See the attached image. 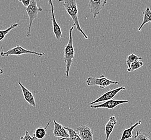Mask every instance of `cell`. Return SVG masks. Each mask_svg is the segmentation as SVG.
<instances>
[{"label": "cell", "instance_id": "1", "mask_svg": "<svg viewBox=\"0 0 151 140\" xmlns=\"http://www.w3.org/2000/svg\"><path fill=\"white\" fill-rule=\"evenodd\" d=\"M63 6L67 14L70 16L74 22V25L76 26L77 30L83 36L86 40L88 39V36L82 29L79 23L78 18V7L76 0H63Z\"/></svg>", "mask_w": 151, "mask_h": 140}, {"label": "cell", "instance_id": "2", "mask_svg": "<svg viewBox=\"0 0 151 140\" xmlns=\"http://www.w3.org/2000/svg\"><path fill=\"white\" fill-rule=\"evenodd\" d=\"M73 25L70 28L69 32V39L68 43L65 48L64 61L66 63V76L68 78L70 74V69L73 63V59L75 57V50L73 46V31L74 29Z\"/></svg>", "mask_w": 151, "mask_h": 140}, {"label": "cell", "instance_id": "3", "mask_svg": "<svg viewBox=\"0 0 151 140\" xmlns=\"http://www.w3.org/2000/svg\"><path fill=\"white\" fill-rule=\"evenodd\" d=\"M42 10L43 9L42 7L37 6V0H31L30 4L25 9V11L27 12V15L29 18V25L27 34V38L31 36V27L34 20L37 18L38 13L42 12Z\"/></svg>", "mask_w": 151, "mask_h": 140}, {"label": "cell", "instance_id": "4", "mask_svg": "<svg viewBox=\"0 0 151 140\" xmlns=\"http://www.w3.org/2000/svg\"><path fill=\"white\" fill-rule=\"evenodd\" d=\"M27 54H33L42 57L43 56H45V53H39V52L29 50L27 49H24L21 46L17 45L13 48L12 49H9L7 51L4 52L3 51V48H1L0 56L1 57H8L10 56H21L22 55H27Z\"/></svg>", "mask_w": 151, "mask_h": 140}, {"label": "cell", "instance_id": "5", "mask_svg": "<svg viewBox=\"0 0 151 140\" xmlns=\"http://www.w3.org/2000/svg\"><path fill=\"white\" fill-rule=\"evenodd\" d=\"M86 84L88 86H96L101 89H103L112 84L118 85L120 82L118 81H112L107 79L106 76L102 74L100 78L89 76L86 80Z\"/></svg>", "mask_w": 151, "mask_h": 140}, {"label": "cell", "instance_id": "6", "mask_svg": "<svg viewBox=\"0 0 151 140\" xmlns=\"http://www.w3.org/2000/svg\"><path fill=\"white\" fill-rule=\"evenodd\" d=\"M125 90H126V87L124 86H121L117 88L110 89L109 91L104 93L100 97L96 99L95 100L91 102H88L87 103L91 105H93L99 104L100 102H102L106 101L111 100L115 97L116 95H118V93H119L120 92L125 91Z\"/></svg>", "mask_w": 151, "mask_h": 140}, {"label": "cell", "instance_id": "7", "mask_svg": "<svg viewBox=\"0 0 151 140\" xmlns=\"http://www.w3.org/2000/svg\"><path fill=\"white\" fill-rule=\"evenodd\" d=\"M88 6L91 10V12L93 15L94 18L100 14L107 3V0H88Z\"/></svg>", "mask_w": 151, "mask_h": 140}, {"label": "cell", "instance_id": "8", "mask_svg": "<svg viewBox=\"0 0 151 140\" xmlns=\"http://www.w3.org/2000/svg\"><path fill=\"white\" fill-rule=\"evenodd\" d=\"M129 102L128 100H117L114 99H111L109 100L104 101L101 104L98 105H91V108H106V109H114L116 107L118 106L124 104H127Z\"/></svg>", "mask_w": 151, "mask_h": 140}, {"label": "cell", "instance_id": "9", "mask_svg": "<svg viewBox=\"0 0 151 140\" xmlns=\"http://www.w3.org/2000/svg\"><path fill=\"white\" fill-rule=\"evenodd\" d=\"M53 0H48V3L51 6V20L52 22V28L53 31L55 34V38L58 40H60L63 37V33L60 25H58L55 16V9L53 3Z\"/></svg>", "mask_w": 151, "mask_h": 140}, {"label": "cell", "instance_id": "10", "mask_svg": "<svg viewBox=\"0 0 151 140\" xmlns=\"http://www.w3.org/2000/svg\"><path fill=\"white\" fill-rule=\"evenodd\" d=\"M76 131L82 140H94V131L86 125H80L76 128Z\"/></svg>", "mask_w": 151, "mask_h": 140}, {"label": "cell", "instance_id": "11", "mask_svg": "<svg viewBox=\"0 0 151 140\" xmlns=\"http://www.w3.org/2000/svg\"><path fill=\"white\" fill-rule=\"evenodd\" d=\"M53 134L55 137H59V138H66L67 139L69 136V133L68 131L63 126L55 120H53Z\"/></svg>", "mask_w": 151, "mask_h": 140}, {"label": "cell", "instance_id": "12", "mask_svg": "<svg viewBox=\"0 0 151 140\" xmlns=\"http://www.w3.org/2000/svg\"><path fill=\"white\" fill-rule=\"evenodd\" d=\"M18 85L21 88L22 92L24 98V100L27 102L28 104L34 108L36 107V104L35 99V97L31 92L27 88L24 86L21 82H18Z\"/></svg>", "mask_w": 151, "mask_h": 140}, {"label": "cell", "instance_id": "13", "mask_svg": "<svg viewBox=\"0 0 151 140\" xmlns=\"http://www.w3.org/2000/svg\"><path fill=\"white\" fill-rule=\"evenodd\" d=\"M117 121L114 116H111L109 118L108 122L106 123L104 130L106 133V140H109L112 131L114 129L115 126L117 125Z\"/></svg>", "mask_w": 151, "mask_h": 140}, {"label": "cell", "instance_id": "14", "mask_svg": "<svg viewBox=\"0 0 151 140\" xmlns=\"http://www.w3.org/2000/svg\"><path fill=\"white\" fill-rule=\"evenodd\" d=\"M142 123V121L139 120L134 125L130 126L129 128L125 129L122 133V136L119 140H127L132 139L133 137V131L135 128L140 126Z\"/></svg>", "mask_w": 151, "mask_h": 140}, {"label": "cell", "instance_id": "15", "mask_svg": "<svg viewBox=\"0 0 151 140\" xmlns=\"http://www.w3.org/2000/svg\"><path fill=\"white\" fill-rule=\"evenodd\" d=\"M51 122V121L50 120L45 127H38L35 129L33 136L36 137L37 140H42L45 138L46 135L47 129L48 128L49 125H50Z\"/></svg>", "mask_w": 151, "mask_h": 140}, {"label": "cell", "instance_id": "16", "mask_svg": "<svg viewBox=\"0 0 151 140\" xmlns=\"http://www.w3.org/2000/svg\"><path fill=\"white\" fill-rule=\"evenodd\" d=\"M142 14H143V20H142V23L138 29V31H139L142 30V27L146 24L148 23H151V10L150 7L147 6L145 10L142 12Z\"/></svg>", "mask_w": 151, "mask_h": 140}, {"label": "cell", "instance_id": "17", "mask_svg": "<svg viewBox=\"0 0 151 140\" xmlns=\"http://www.w3.org/2000/svg\"><path fill=\"white\" fill-rule=\"evenodd\" d=\"M18 23H14L11 25L9 27H8L5 30H0V42L2 40H4L6 37V35L9 34L11 31L15 29L16 27H18Z\"/></svg>", "mask_w": 151, "mask_h": 140}, {"label": "cell", "instance_id": "18", "mask_svg": "<svg viewBox=\"0 0 151 140\" xmlns=\"http://www.w3.org/2000/svg\"><path fill=\"white\" fill-rule=\"evenodd\" d=\"M150 133L145 132H142V129L136 132V135L134 136V140H150Z\"/></svg>", "mask_w": 151, "mask_h": 140}, {"label": "cell", "instance_id": "19", "mask_svg": "<svg viewBox=\"0 0 151 140\" xmlns=\"http://www.w3.org/2000/svg\"><path fill=\"white\" fill-rule=\"evenodd\" d=\"M65 128L68 131L70 136L66 140H82L81 138L79 136V134L75 129L70 127H65Z\"/></svg>", "mask_w": 151, "mask_h": 140}, {"label": "cell", "instance_id": "20", "mask_svg": "<svg viewBox=\"0 0 151 140\" xmlns=\"http://www.w3.org/2000/svg\"><path fill=\"white\" fill-rule=\"evenodd\" d=\"M142 57H138L134 54H131V55H129L127 60H126V64L127 65V68L130 67L131 64L134 63V61L142 60Z\"/></svg>", "mask_w": 151, "mask_h": 140}, {"label": "cell", "instance_id": "21", "mask_svg": "<svg viewBox=\"0 0 151 140\" xmlns=\"http://www.w3.org/2000/svg\"><path fill=\"white\" fill-rule=\"evenodd\" d=\"M144 65V63L142 61H134L133 63L131 64L130 67L127 69V72H133L134 71L138 70L141 67H142Z\"/></svg>", "mask_w": 151, "mask_h": 140}, {"label": "cell", "instance_id": "22", "mask_svg": "<svg viewBox=\"0 0 151 140\" xmlns=\"http://www.w3.org/2000/svg\"><path fill=\"white\" fill-rule=\"evenodd\" d=\"M36 138L34 136H31L28 131H26L25 134L23 136H21L19 140H37Z\"/></svg>", "mask_w": 151, "mask_h": 140}, {"label": "cell", "instance_id": "23", "mask_svg": "<svg viewBox=\"0 0 151 140\" xmlns=\"http://www.w3.org/2000/svg\"><path fill=\"white\" fill-rule=\"evenodd\" d=\"M18 1H19V2H21V3L23 4V5L24 6H25L26 8H27V6H29V5L31 1V0H18Z\"/></svg>", "mask_w": 151, "mask_h": 140}, {"label": "cell", "instance_id": "24", "mask_svg": "<svg viewBox=\"0 0 151 140\" xmlns=\"http://www.w3.org/2000/svg\"><path fill=\"white\" fill-rule=\"evenodd\" d=\"M3 73V70L2 69H1L0 68V75L1 74H2Z\"/></svg>", "mask_w": 151, "mask_h": 140}, {"label": "cell", "instance_id": "25", "mask_svg": "<svg viewBox=\"0 0 151 140\" xmlns=\"http://www.w3.org/2000/svg\"><path fill=\"white\" fill-rule=\"evenodd\" d=\"M66 138H59L57 140H66Z\"/></svg>", "mask_w": 151, "mask_h": 140}, {"label": "cell", "instance_id": "26", "mask_svg": "<svg viewBox=\"0 0 151 140\" xmlns=\"http://www.w3.org/2000/svg\"><path fill=\"white\" fill-rule=\"evenodd\" d=\"M63 0H58V2H63Z\"/></svg>", "mask_w": 151, "mask_h": 140}]
</instances>
